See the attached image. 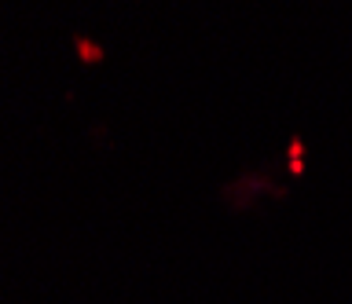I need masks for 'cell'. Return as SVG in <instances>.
<instances>
[{
  "label": "cell",
  "instance_id": "obj_1",
  "mask_svg": "<svg viewBox=\"0 0 352 304\" xmlns=\"http://www.w3.org/2000/svg\"><path fill=\"white\" fill-rule=\"evenodd\" d=\"M74 48H77V59L88 62V67H99V62H103V56H107V51L99 48L92 37H85V34H74Z\"/></svg>",
  "mask_w": 352,
  "mask_h": 304
}]
</instances>
